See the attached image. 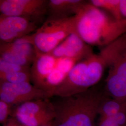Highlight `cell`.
I'll use <instances>...</instances> for the list:
<instances>
[{"instance_id": "e0dca14e", "label": "cell", "mask_w": 126, "mask_h": 126, "mask_svg": "<svg viewBox=\"0 0 126 126\" xmlns=\"http://www.w3.org/2000/svg\"><path fill=\"white\" fill-rule=\"evenodd\" d=\"M31 81V70L0 75V82L16 84Z\"/></svg>"}, {"instance_id": "603a6c76", "label": "cell", "mask_w": 126, "mask_h": 126, "mask_svg": "<svg viewBox=\"0 0 126 126\" xmlns=\"http://www.w3.org/2000/svg\"><path fill=\"white\" fill-rule=\"evenodd\" d=\"M54 126V124H53V121L52 122H50V123L45 125L44 126Z\"/></svg>"}, {"instance_id": "5bb4252c", "label": "cell", "mask_w": 126, "mask_h": 126, "mask_svg": "<svg viewBox=\"0 0 126 126\" xmlns=\"http://www.w3.org/2000/svg\"><path fill=\"white\" fill-rule=\"evenodd\" d=\"M126 109V102L113 98L105 94L99 104L98 115L99 118L113 117Z\"/></svg>"}, {"instance_id": "7402d4cb", "label": "cell", "mask_w": 126, "mask_h": 126, "mask_svg": "<svg viewBox=\"0 0 126 126\" xmlns=\"http://www.w3.org/2000/svg\"><path fill=\"white\" fill-rule=\"evenodd\" d=\"M121 9L122 17L126 20V0H121Z\"/></svg>"}, {"instance_id": "ffe728a7", "label": "cell", "mask_w": 126, "mask_h": 126, "mask_svg": "<svg viewBox=\"0 0 126 126\" xmlns=\"http://www.w3.org/2000/svg\"><path fill=\"white\" fill-rule=\"evenodd\" d=\"M98 126H122L113 117L99 118Z\"/></svg>"}, {"instance_id": "9a60e30c", "label": "cell", "mask_w": 126, "mask_h": 126, "mask_svg": "<svg viewBox=\"0 0 126 126\" xmlns=\"http://www.w3.org/2000/svg\"><path fill=\"white\" fill-rule=\"evenodd\" d=\"M91 4L102 9L117 20H123L121 9V0H90Z\"/></svg>"}, {"instance_id": "52a82bcc", "label": "cell", "mask_w": 126, "mask_h": 126, "mask_svg": "<svg viewBox=\"0 0 126 126\" xmlns=\"http://www.w3.org/2000/svg\"><path fill=\"white\" fill-rule=\"evenodd\" d=\"M53 96L29 82L9 83L0 82V100L12 107L35 99H50Z\"/></svg>"}, {"instance_id": "ba28073f", "label": "cell", "mask_w": 126, "mask_h": 126, "mask_svg": "<svg viewBox=\"0 0 126 126\" xmlns=\"http://www.w3.org/2000/svg\"><path fill=\"white\" fill-rule=\"evenodd\" d=\"M48 0H0V14L30 18L37 22L48 14Z\"/></svg>"}, {"instance_id": "44dd1931", "label": "cell", "mask_w": 126, "mask_h": 126, "mask_svg": "<svg viewBox=\"0 0 126 126\" xmlns=\"http://www.w3.org/2000/svg\"><path fill=\"white\" fill-rule=\"evenodd\" d=\"M2 126H21V125L15 118L10 117L7 122L2 125Z\"/></svg>"}, {"instance_id": "7a4b0ae2", "label": "cell", "mask_w": 126, "mask_h": 126, "mask_svg": "<svg viewBox=\"0 0 126 126\" xmlns=\"http://www.w3.org/2000/svg\"><path fill=\"white\" fill-rule=\"evenodd\" d=\"M75 32L86 44L102 48L126 33V20L118 21L87 1L75 15Z\"/></svg>"}, {"instance_id": "7c38bea8", "label": "cell", "mask_w": 126, "mask_h": 126, "mask_svg": "<svg viewBox=\"0 0 126 126\" xmlns=\"http://www.w3.org/2000/svg\"><path fill=\"white\" fill-rule=\"evenodd\" d=\"M78 62L79 61L73 59H58L55 67L46 79L42 89L54 96L55 91L65 79L73 66Z\"/></svg>"}, {"instance_id": "9c48e42d", "label": "cell", "mask_w": 126, "mask_h": 126, "mask_svg": "<svg viewBox=\"0 0 126 126\" xmlns=\"http://www.w3.org/2000/svg\"><path fill=\"white\" fill-rule=\"evenodd\" d=\"M36 22L30 18L0 14V43H8L31 35L37 29Z\"/></svg>"}, {"instance_id": "2e32d148", "label": "cell", "mask_w": 126, "mask_h": 126, "mask_svg": "<svg viewBox=\"0 0 126 126\" xmlns=\"http://www.w3.org/2000/svg\"><path fill=\"white\" fill-rule=\"evenodd\" d=\"M0 59L19 65L30 67L33 61L30 59L10 50L0 47Z\"/></svg>"}, {"instance_id": "4fadbf2b", "label": "cell", "mask_w": 126, "mask_h": 126, "mask_svg": "<svg viewBox=\"0 0 126 126\" xmlns=\"http://www.w3.org/2000/svg\"><path fill=\"white\" fill-rule=\"evenodd\" d=\"M87 1L83 0H48L47 19L67 18L75 16Z\"/></svg>"}, {"instance_id": "8fae6325", "label": "cell", "mask_w": 126, "mask_h": 126, "mask_svg": "<svg viewBox=\"0 0 126 126\" xmlns=\"http://www.w3.org/2000/svg\"><path fill=\"white\" fill-rule=\"evenodd\" d=\"M58 61V59L50 53L37 52L31 68V81L33 85L42 89L46 79L55 67Z\"/></svg>"}, {"instance_id": "5b68a950", "label": "cell", "mask_w": 126, "mask_h": 126, "mask_svg": "<svg viewBox=\"0 0 126 126\" xmlns=\"http://www.w3.org/2000/svg\"><path fill=\"white\" fill-rule=\"evenodd\" d=\"M11 117L21 126H42L52 122L54 106L49 99H35L13 107Z\"/></svg>"}, {"instance_id": "3957f363", "label": "cell", "mask_w": 126, "mask_h": 126, "mask_svg": "<svg viewBox=\"0 0 126 126\" xmlns=\"http://www.w3.org/2000/svg\"><path fill=\"white\" fill-rule=\"evenodd\" d=\"M105 93L96 86L84 92L58 97L52 103L54 126H95L99 104Z\"/></svg>"}, {"instance_id": "6da1fadb", "label": "cell", "mask_w": 126, "mask_h": 126, "mask_svg": "<svg viewBox=\"0 0 126 126\" xmlns=\"http://www.w3.org/2000/svg\"><path fill=\"white\" fill-rule=\"evenodd\" d=\"M124 45L121 38L79 61L54 92L53 96L64 97L84 92L99 82L104 72Z\"/></svg>"}, {"instance_id": "ac0fdd59", "label": "cell", "mask_w": 126, "mask_h": 126, "mask_svg": "<svg viewBox=\"0 0 126 126\" xmlns=\"http://www.w3.org/2000/svg\"><path fill=\"white\" fill-rule=\"evenodd\" d=\"M30 70V67L19 65L0 59V75Z\"/></svg>"}, {"instance_id": "277c9868", "label": "cell", "mask_w": 126, "mask_h": 126, "mask_svg": "<svg viewBox=\"0 0 126 126\" xmlns=\"http://www.w3.org/2000/svg\"><path fill=\"white\" fill-rule=\"evenodd\" d=\"M74 32L75 16L62 19H47L30 36L37 52L49 53Z\"/></svg>"}, {"instance_id": "d6986e66", "label": "cell", "mask_w": 126, "mask_h": 126, "mask_svg": "<svg viewBox=\"0 0 126 126\" xmlns=\"http://www.w3.org/2000/svg\"><path fill=\"white\" fill-rule=\"evenodd\" d=\"M13 107L9 104L0 100V123L4 124L11 117Z\"/></svg>"}, {"instance_id": "8992f818", "label": "cell", "mask_w": 126, "mask_h": 126, "mask_svg": "<svg viewBox=\"0 0 126 126\" xmlns=\"http://www.w3.org/2000/svg\"><path fill=\"white\" fill-rule=\"evenodd\" d=\"M108 69L104 88L106 94L126 102V45L114 57Z\"/></svg>"}, {"instance_id": "30bf717a", "label": "cell", "mask_w": 126, "mask_h": 126, "mask_svg": "<svg viewBox=\"0 0 126 126\" xmlns=\"http://www.w3.org/2000/svg\"><path fill=\"white\" fill-rule=\"evenodd\" d=\"M49 53L57 59L68 58L79 61L94 52L91 46L74 32Z\"/></svg>"}]
</instances>
